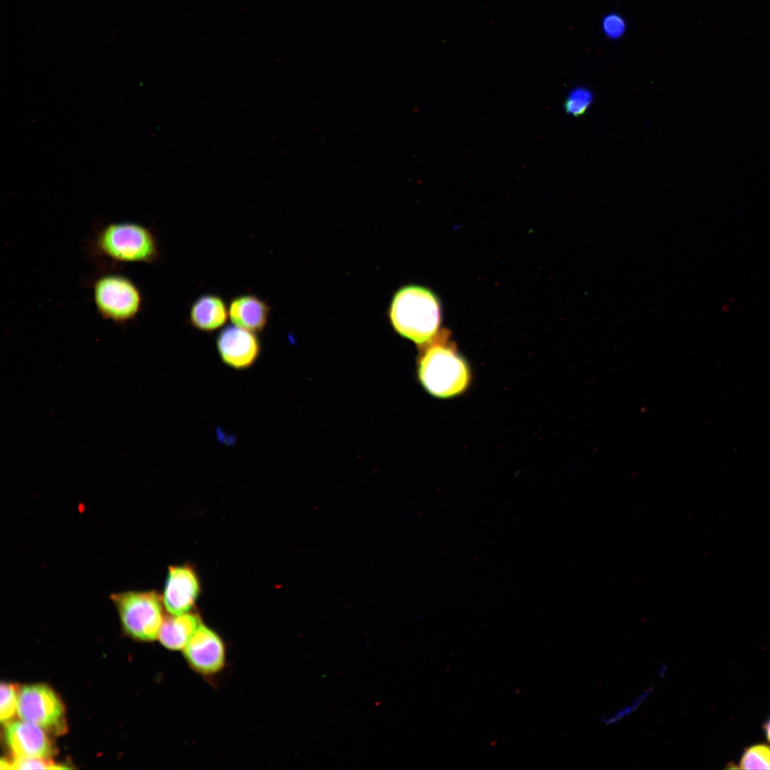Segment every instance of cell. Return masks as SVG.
Segmentation results:
<instances>
[{"instance_id": "5bb4252c", "label": "cell", "mask_w": 770, "mask_h": 770, "mask_svg": "<svg viewBox=\"0 0 770 770\" xmlns=\"http://www.w3.org/2000/svg\"><path fill=\"white\" fill-rule=\"evenodd\" d=\"M67 766H58L46 758L19 757L14 756L10 759H2L1 769H59Z\"/></svg>"}, {"instance_id": "9c48e42d", "label": "cell", "mask_w": 770, "mask_h": 770, "mask_svg": "<svg viewBox=\"0 0 770 770\" xmlns=\"http://www.w3.org/2000/svg\"><path fill=\"white\" fill-rule=\"evenodd\" d=\"M199 592L197 576L190 566L170 567L162 601L170 615L188 612L193 607Z\"/></svg>"}, {"instance_id": "3957f363", "label": "cell", "mask_w": 770, "mask_h": 770, "mask_svg": "<svg viewBox=\"0 0 770 770\" xmlns=\"http://www.w3.org/2000/svg\"><path fill=\"white\" fill-rule=\"evenodd\" d=\"M93 249L98 256L116 262L153 263L160 256L158 240L152 230L130 222H111L100 228Z\"/></svg>"}, {"instance_id": "ac0fdd59", "label": "cell", "mask_w": 770, "mask_h": 770, "mask_svg": "<svg viewBox=\"0 0 770 770\" xmlns=\"http://www.w3.org/2000/svg\"><path fill=\"white\" fill-rule=\"evenodd\" d=\"M591 96L587 91L576 89L570 93L565 101V108L570 114L578 115L583 113L590 103Z\"/></svg>"}, {"instance_id": "6da1fadb", "label": "cell", "mask_w": 770, "mask_h": 770, "mask_svg": "<svg viewBox=\"0 0 770 770\" xmlns=\"http://www.w3.org/2000/svg\"><path fill=\"white\" fill-rule=\"evenodd\" d=\"M389 315L392 326L400 335L423 344L438 334L441 309L437 297L431 290L409 285L396 292Z\"/></svg>"}, {"instance_id": "8fae6325", "label": "cell", "mask_w": 770, "mask_h": 770, "mask_svg": "<svg viewBox=\"0 0 770 770\" xmlns=\"http://www.w3.org/2000/svg\"><path fill=\"white\" fill-rule=\"evenodd\" d=\"M269 304L252 294L232 298L228 304L229 318L232 324L258 333L267 324L270 313Z\"/></svg>"}, {"instance_id": "52a82bcc", "label": "cell", "mask_w": 770, "mask_h": 770, "mask_svg": "<svg viewBox=\"0 0 770 770\" xmlns=\"http://www.w3.org/2000/svg\"><path fill=\"white\" fill-rule=\"evenodd\" d=\"M183 651L189 666L200 674L212 676L225 667L226 649L223 640L202 623Z\"/></svg>"}, {"instance_id": "7a4b0ae2", "label": "cell", "mask_w": 770, "mask_h": 770, "mask_svg": "<svg viewBox=\"0 0 770 770\" xmlns=\"http://www.w3.org/2000/svg\"><path fill=\"white\" fill-rule=\"evenodd\" d=\"M446 339V332L442 331L423 344L419 360L421 381L430 394L438 397L461 393L468 381L465 362Z\"/></svg>"}, {"instance_id": "4fadbf2b", "label": "cell", "mask_w": 770, "mask_h": 770, "mask_svg": "<svg viewBox=\"0 0 770 770\" xmlns=\"http://www.w3.org/2000/svg\"><path fill=\"white\" fill-rule=\"evenodd\" d=\"M201 623L194 613L171 615L163 620L158 638L170 650H183Z\"/></svg>"}, {"instance_id": "7c38bea8", "label": "cell", "mask_w": 770, "mask_h": 770, "mask_svg": "<svg viewBox=\"0 0 770 770\" xmlns=\"http://www.w3.org/2000/svg\"><path fill=\"white\" fill-rule=\"evenodd\" d=\"M229 317L228 305L222 297L215 294H204L192 304L189 323L195 329L212 332L222 327Z\"/></svg>"}, {"instance_id": "d6986e66", "label": "cell", "mask_w": 770, "mask_h": 770, "mask_svg": "<svg viewBox=\"0 0 770 770\" xmlns=\"http://www.w3.org/2000/svg\"><path fill=\"white\" fill-rule=\"evenodd\" d=\"M668 666L665 662H662L657 669V675L660 678H664L667 673Z\"/></svg>"}, {"instance_id": "ffe728a7", "label": "cell", "mask_w": 770, "mask_h": 770, "mask_svg": "<svg viewBox=\"0 0 770 770\" xmlns=\"http://www.w3.org/2000/svg\"><path fill=\"white\" fill-rule=\"evenodd\" d=\"M765 728H766V731L767 738H768L769 741H770V720L766 724Z\"/></svg>"}, {"instance_id": "e0dca14e", "label": "cell", "mask_w": 770, "mask_h": 770, "mask_svg": "<svg viewBox=\"0 0 770 770\" xmlns=\"http://www.w3.org/2000/svg\"><path fill=\"white\" fill-rule=\"evenodd\" d=\"M19 692L11 684H1L0 719L1 722H9L17 712Z\"/></svg>"}, {"instance_id": "30bf717a", "label": "cell", "mask_w": 770, "mask_h": 770, "mask_svg": "<svg viewBox=\"0 0 770 770\" xmlns=\"http://www.w3.org/2000/svg\"><path fill=\"white\" fill-rule=\"evenodd\" d=\"M5 738L14 756L48 759L53 749L42 728L26 721L8 722Z\"/></svg>"}, {"instance_id": "2e32d148", "label": "cell", "mask_w": 770, "mask_h": 770, "mask_svg": "<svg viewBox=\"0 0 770 770\" xmlns=\"http://www.w3.org/2000/svg\"><path fill=\"white\" fill-rule=\"evenodd\" d=\"M740 767L742 769H770V747L759 744L749 748L741 758Z\"/></svg>"}, {"instance_id": "9a60e30c", "label": "cell", "mask_w": 770, "mask_h": 770, "mask_svg": "<svg viewBox=\"0 0 770 770\" xmlns=\"http://www.w3.org/2000/svg\"><path fill=\"white\" fill-rule=\"evenodd\" d=\"M653 691V685L647 687L628 704L617 709L612 714L601 717L600 720L602 723L607 726L613 725L624 719L625 717H629L644 704L652 694Z\"/></svg>"}, {"instance_id": "277c9868", "label": "cell", "mask_w": 770, "mask_h": 770, "mask_svg": "<svg viewBox=\"0 0 770 770\" xmlns=\"http://www.w3.org/2000/svg\"><path fill=\"white\" fill-rule=\"evenodd\" d=\"M93 300L98 314L104 319L125 324L140 312L143 298L138 286L120 274H104L92 284Z\"/></svg>"}, {"instance_id": "5b68a950", "label": "cell", "mask_w": 770, "mask_h": 770, "mask_svg": "<svg viewBox=\"0 0 770 770\" xmlns=\"http://www.w3.org/2000/svg\"><path fill=\"white\" fill-rule=\"evenodd\" d=\"M122 626L132 637L143 641L158 638L163 622L162 602L153 591H125L111 596Z\"/></svg>"}, {"instance_id": "8992f818", "label": "cell", "mask_w": 770, "mask_h": 770, "mask_svg": "<svg viewBox=\"0 0 770 770\" xmlns=\"http://www.w3.org/2000/svg\"><path fill=\"white\" fill-rule=\"evenodd\" d=\"M17 712L21 720L61 734L66 730L65 712L56 694L48 686L32 684L19 692Z\"/></svg>"}, {"instance_id": "ba28073f", "label": "cell", "mask_w": 770, "mask_h": 770, "mask_svg": "<svg viewBox=\"0 0 770 770\" xmlns=\"http://www.w3.org/2000/svg\"><path fill=\"white\" fill-rule=\"evenodd\" d=\"M216 347L222 362L237 370L253 365L261 351L256 333L234 324L221 329L216 339Z\"/></svg>"}]
</instances>
